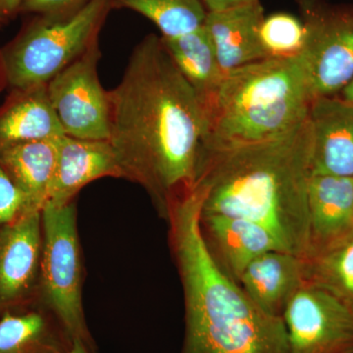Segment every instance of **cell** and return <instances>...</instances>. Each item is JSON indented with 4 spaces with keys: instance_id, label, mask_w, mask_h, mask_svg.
I'll return each mask as SVG.
<instances>
[{
    "instance_id": "obj_3",
    "label": "cell",
    "mask_w": 353,
    "mask_h": 353,
    "mask_svg": "<svg viewBox=\"0 0 353 353\" xmlns=\"http://www.w3.org/2000/svg\"><path fill=\"white\" fill-rule=\"evenodd\" d=\"M201 212V194L192 189L164 218L185 301L181 353H289L283 318L259 307L211 259Z\"/></svg>"
},
{
    "instance_id": "obj_13",
    "label": "cell",
    "mask_w": 353,
    "mask_h": 353,
    "mask_svg": "<svg viewBox=\"0 0 353 353\" xmlns=\"http://www.w3.org/2000/svg\"><path fill=\"white\" fill-rule=\"evenodd\" d=\"M201 232L216 266L236 284L256 257L270 250H282L265 228L243 218L201 212Z\"/></svg>"
},
{
    "instance_id": "obj_5",
    "label": "cell",
    "mask_w": 353,
    "mask_h": 353,
    "mask_svg": "<svg viewBox=\"0 0 353 353\" xmlns=\"http://www.w3.org/2000/svg\"><path fill=\"white\" fill-rule=\"evenodd\" d=\"M111 10L109 0H90L70 15H34L1 48L9 88L46 85L99 41Z\"/></svg>"
},
{
    "instance_id": "obj_18",
    "label": "cell",
    "mask_w": 353,
    "mask_h": 353,
    "mask_svg": "<svg viewBox=\"0 0 353 353\" xmlns=\"http://www.w3.org/2000/svg\"><path fill=\"white\" fill-rule=\"evenodd\" d=\"M57 155V139L0 148V165L24 196L29 212H41L48 202Z\"/></svg>"
},
{
    "instance_id": "obj_22",
    "label": "cell",
    "mask_w": 353,
    "mask_h": 353,
    "mask_svg": "<svg viewBox=\"0 0 353 353\" xmlns=\"http://www.w3.org/2000/svg\"><path fill=\"white\" fill-rule=\"evenodd\" d=\"M305 283L353 303V231L329 250L305 259Z\"/></svg>"
},
{
    "instance_id": "obj_23",
    "label": "cell",
    "mask_w": 353,
    "mask_h": 353,
    "mask_svg": "<svg viewBox=\"0 0 353 353\" xmlns=\"http://www.w3.org/2000/svg\"><path fill=\"white\" fill-rule=\"evenodd\" d=\"M260 36L267 58L296 57L303 50L305 30L301 19L278 12L265 16Z\"/></svg>"
},
{
    "instance_id": "obj_2",
    "label": "cell",
    "mask_w": 353,
    "mask_h": 353,
    "mask_svg": "<svg viewBox=\"0 0 353 353\" xmlns=\"http://www.w3.org/2000/svg\"><path fill=\"white\" fill-rule=\"evenodd\" d=\"M311 148L307 120L268 141L203 146L194 187L202 214L252 221L283 250L306 259Z\"/></svg>"
},
{
    "instance_id": "obj_17",
    "label": "cell",
    "mask_w": 353,
    "mask_h": 353,
    "mask_svg": "<svg viewBox=\"0 0 353 353\" xmlns=\"http://www.w3.org/2000/svg\"><path fill=\"white\" fill-rule=\"evenodd\" d=\"M63 134L48 97V83L10 88L0 104V148L57 139Z\"/></svg>"
},
{
    "instance_id": "obj_16",
    "label": "cell",
    "mask_w": 353,
    "mask_h": 353,
    "mask_svg": "<svg viewBox=\"0 0 353 353\" xmlns=\"http://www.w3.org/2000/svg\"><path fill=\"white\" fill-rule=\"evenodd\" d=\"M305 284V259L282 250L259 255L241 275V289L268 314L283 318L285 307Z\"/></svg>"
},
{
    "instance_id": "obj_15",
    "label": "cell",
    "mask_w": 353,
    "mask_h": 353,
    "mask_svg": "<svg viewBox=\"0 0 353 353\" xmlns=\"http://www.w3.org/2000/svg\"><path fill=\"white\" fill-rule=\"evenodd\" d=\"M264 18L260 1L208 12L204 26L225 74L267 58L260 36Z\"/></svg>"
},
{
    "instance_id": "obj_20",
    "label": "cell",
    "mask_w": 353,
    "mask_h": 353,
    "mask_svg": "<svg viewBox=\"0 0 353 353\" xmlns=\"http://www.w3.org/2000/svg\"><path fill=\"white\" fill-rule=\"evenodd\" d=\"M162 41L183 78L194 90L205 115L224 79L214 44L205 26Z\"/></svg>"
},
{
    "instance_id": "obj_7",
    "label": "cell",
    "mask_w": 353,
    "mask_h": 353,
    "mask_svg": "<svg viewBox=\"0 0 353 353\" xmlns=\"http://www.w3.org/2000/svg\"><path fill=\"white\" fill-rule=\"evenodd\" d=\"M296 1L305 30L301 57L313 95L334 97L353 78V6Z\"/></svg>"
},
{
    "instance_id": "obj_11",
    "label": "cell",
    "mask_w": 353,
    "mask_h": 353,
    "mask_svg": "<svg viewBox=\"0 0 353 353\" xmlns=\"http://www.w3.org/2000/svg\"><path fill=\"white\" fill-rule=\"evenodd\" d=\"M307 121L312 175L353 176V103L336 95L315 97Z\"/></svg>"
},
{
    "instance_id": "obj_24",
    "label": "cell",
    "mask_w": 353,
    "mask_h": 353,
    "mask_svg": "<svg viewBox=\"0 0 353 353\" xmlns=\"http://www.w3.org/2000/svg\"><path fill=\"white\" fill-rule=\"evenodd\" d=\"M29 213L24 196L0 165V229Z\"/></svg>"
},
{
    "instance_id": "obj_9",
    "label": "cell",
    "mask_w": 353,
    "mask_h": 353,
    "mask_svg": "<svg viewBox=\"0 0 353 353\" xmlns=\"http://www.w3.org/2000/svg\"><path fill=\"white\" fill-rule=\"evenodd\" d=\"M289 353H353V303L305 283L283 313Z\"/></svg>"
},
{
    "instance_id": "obj_29",
    "label": "cell",
    "mask_w": 353,
    "mask_h": 353,
    "mask_svg": "<svg viewBox=\"0 0 353 353\" xmlns=\"http://www.w3.org/2000/svg\"><path fill=\"white\" fill-rule=\"evenodd\" d=\"M6 88H9L8 75H7L3 53H2L1 48H0V94H1Z\"/></svg>"
},
{
    "instance_id": "obj_28",
    "label": "cell",
    "mask_w": 353,
    "mask_h": 353,
    "mask_svg": "<svg viewBox=\"0 0 353 353\" xmlns=\"http://www.w3.org/2000/svg\"><path fill=\"white\" fill-rule=\"evenodd\" d=\"M67 353H94V347L88 345L85 341L76 339Z\"/></svg>"
},
{
    "instance_id": "obj_4",
    "label": "cell",
    "mask_w": 353,
    "mask_h": 353,
    "mask_svg": "<svg viewBox=\"0 0 353 353\" xmlns=\"http://www.w3.org/2000/svg\"><path fill=\"white\" fill-rule=\"evenodd\" d=\"M301 55L265 58L229 73L205 112L204 146L279 138L307 120L314 99Z\"/></svg>"
},
{
    "instance_id": "obj_14",
    "label": "cell",
    "mask_w": 353,
    "mask_h": 353,
    "mask_svg": "<svg viewBox=\"0 0 353 353\" xmlns=\"http://www.w3.org/2000/svg\"><path fill=\"white\" fill-rule=\"evenodd\" d=\"M307 256L324 252L353 231V176L312 175L308 185Z\"/></svg>"
},
{
    "instance_id": "obj_31",
    "label": "cell",
    "mask_w": 353,
    "mask_h": 353,
    "mask_svg": "<svg viewBox=\"0 0 353 353\" xmlns=\"http://www.w3.org/2000/svg\"><path fill=\"white\" fill-rule=\"evenodd\" d=\"M4 24H6V22H4V21L2 20L1 18H0V27H1V26Z\"/></svg>"
},
{
    "instance_id": "obj_21",
    "label": "cell",
    "mask_w": 353,
    "mask_h": 353,
    "mask_svg": "<svg viewBox=\"0 0 353 353\" xmlns=\"http://www.w3.org/2000/svg\"><path fill=\"white\" fill-rule=\"evenodd\" d=\"M111 9H130L152 21L163 38H175L201 27L208 10L201 0H109Z\"/></svg>"
},
{
    "instance_id": "obj_25",
    "label": "cell",
    "mask_w": 353,
    "mask_h": 353,
    "mask_svg": "<svg viewBox=\"0 0 353 353\" xmlns=\"http://www.w3.org/2000/svg\"><path fill=\"white\" fill-rule=\"evenodd\" d=\"M90 1V0H23L19 14L59 17L77 12Z\"/></svg>"
},
{
    "instance_id": "obj_1",
    "label": "cell",
    "mask_w": 353,
    "mask_h": 353,
    "mask_svg": "<svg viewBox=\"0 0 353 353\" xmlns=\"http://www.w3.org/2000/svg\"><path fill=\"white\" fill-rule=\"evenodd\" d=\"M108 101V141L124 179L141 185L165 218L194 189L208 123L161 37L134 46Z\"/></svg>"
},
{
    "instance_id": "obj_27",
    "label": "cell",
    "mask_w": 353,
    "mask_h": 353,
    "mask_svg": "<svg viewBox=\"0 0 353 353\" xmlns=\"http://www.w3.org/2000/svg\"><path fill=\"white\" fill-rule=\"evenodd\" d=\"M23 0H0V18L7 22L20 12Z\"/></svg>"
},
{
    "instance_id": "obj_26",
    "label": "cell",
    "mask_w": 353,
    "mask_h": 353,
    "mask_svg": "<svg viewBox=\"0 0 353 353\" xmlns=\"http://www.w3.org/2000/svg\"><path fill=\"white\" fill-rule=\"evenodd\" d=\"M260 0H201L208 12H218V11L228 10Z\"/></svg>"
},
{
    "instance_id": "obj_30",
    "label": "cell",
    "mask_w": 353,
    "mask_h": 353,
    "mask_svg": "<svg viewBox=\"0 0 353 353\" xmlns=\"http://www.w3.org/2000/svg\"><path fill=\"white\" fill-rule=\"evenodd\" d=\"M341 99L353 103V78L341 92Z\"/></svg>"
},
{
    "instance_id": "obj_12",
    "label": "cell",
    "mask_w": 353,
    "mask_h": 353,
    "mask_svg": "<svg viewBox=\"0 0 353 353\" xmlns=\"http://www.w3.org/2000/svg\"><path fill=\"white\" fill-rule=\"evenodd\" d=\"M108 176L124 179L117 155L108 141L63 134L57 139V163L46 204H68L88 183Z\"/></svg>"
},
{
    "instance_id": "obj_6",
    "label": "cell",
    "mask_w": 353,
    "mask_h": 353,
    "mask_svg": "<svg viewBox=\"0 0 353 353\" xmlns=\"http://www.w3.org/2000/svg\"><path fill=\"white\" fill-rule=\"evenodd\" d=\"M76 201L41 210V254L37 304L50 311L73 340L94 347L83 304V266Z\"/></svg>"
},
{
    "instance_id": "obj_19",
    "label": "cell",
    "mask_w": 353,
    "mask_h": 353,
    "mask_svg": "<svg viewBox=\"0 0 353 353\" xmlns=\"http://www.w3.org/2000/svg\"><path fill=\"white\" fill-rule=\"evenodd\" d=\"M73 341L57 318L39 304L0 319V353H67Z\"/></svg>"
},
{
    "instance_id": "obj_8",
    "label": "cell",
    "mask_w": 353,
    "mask_h": 353,
    "mask_svg": "<svg viewBox=\"0 0 353 353\" xmlns=\"http://www.w3.org/2000/svg\"><path fill=\"white\" fill-rule=\"evenodd\" d=\"M101 58L99 39L48 83V97L67 136L108 141V90L97 74Z\"/></svg>"
},
{
    "instance_id": "obj_10",
    "label": "cell",
    "mask_w": 353,
    "mask_h": 353,
    "mask_svg": "<svg viewBox=\"0 0 353 353\" xmlns=\"http://www.w3.org/2000/svg\"><path fill=\"white\" fill-rule=\"evenodd\" d=\"M41 254V212L0 229V319L37 304Z\"/></svg>"
}]
</instances>
